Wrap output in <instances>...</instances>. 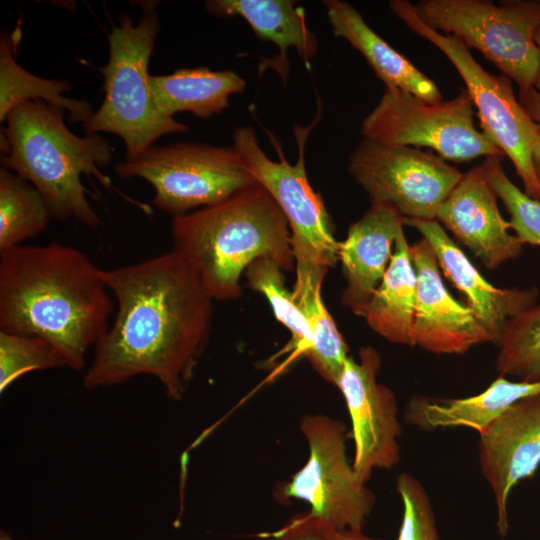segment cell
<instances>
[{
	"instance_id": "6da1fadb",
	"label": "cell",
	"mask_w": 540,
	"mask_h": 540,
	"mask_svg": "<svg viewBox=\"0 0 540 540\" xmlns=\"http://www.w3.org/2000/svg\"><path fill=\"white\" fill-rule=\"evenodd\" d=\"M117 312L94 346L83 384L109 387L138 375L156 378L181 400L212 330L213 299L198 273L177 251L103 269Z\"/></svg>"
},
{
	"instance_id": "7a4b0ae2",
	"label": "cell",
	"mask_w": 540,
	"mask_h": 540,
	"mask_svg": "<svg viewBox=\"0 0 540 540\" xmlns=\"http://www.w3.org/2000/svg\"><path fill=\"white\" fill-rule=\"evenodd\" d=\"M110 293L103 269L72 246L50 242L0 252V331L46 339L74 370L109 328Z\"/></svg>"
},
{
	"instance_id": "3957f363",
	"label": "cell",
	"mask_w": 540,
	"mask_h": 540,
	"mask_svg": "<svg viewBox=\"0 0 540 540\" xmlns=\"http://www.w3.org/2000/svg\"><path fill=\"white\" fill-rule=\"evenodd\" d=\"M171 234L173 250L192 265L213 300L239 299L241 276L257 259H272L283 271L295 263L288 222L259 183L172 218Z\"/></svg>"
},
{
	"instance_id": "277c9868",
	"label": "cell",
	"mask_w": 540,
	"mask_h": 540,
	"mask_svg": "<svg viewBox=\"0 0 540 540\" xmlns=\"http://www.w3.org/2000/svg\"><path fill=\"white\" fill-rule=\"evenodd\" d=\"M64 112L43 100L15 107L1 129V165L39 191L52 218L74 219L96 229L101 219L86 198L81 175L114 189L102 172L112 161V147L100 134L78 136L71 132Z\"/></svg>"
},
{
	"instance_id": "5b68a950",
	"label": "cell",
	"mask_w": 540,
	"mask_h": 540,
	"mask_svg": "<svg viewBox=\"0 0 540 540\" xmlns=\"http://www.w3.org/2000/svg\"><path fill=\"white\" fill-rule=\"evenodd\" d=\"M139 5L142 15L136 24L123 14L107 36L108 62L99 67L104 99L82 124L85 134L118 135L125 145L126 161L138 158L158 138L189 129L165 115L153 97L148 65L160 26L158 2L146 0Z\"/></svg>"
},
{
	"instance_id": "8992f818",
	"label": "cell",
	"mask_w": 540,
	"mask_h": 540,
	"mask_svg": "<svg viewBox=\"0 0 540 540\" xmlns=\"http://www.w3.org/2000/svg\"><path fill=\"white\" fill-rule=\"evenodd\" d=\"M310 127H295L298 159L291 164L269 132L279 161L270 159L259 146L254 130L241 126L234 132L235 148L243 167L272 196L283 212L289 229L296 272L326 275L339 260V242L321 195L309 183L304 146Z\"/></svg>"
},
{
	"instance_id": "52a82bcc",
	"label": "cell",
	"mask_w": 540,
	"mask_h": 540,
	"mask_svg": "<svg viewBox=\"0 0 540 540\" xmlns=\"http://www.w3.org/2000/svg\"><path fill=\"white\" fill-rule=\"evenodd\" d=\"M431 29L458 37L478 50L519 92L530 89L540 66L535 33L540 28V1L420 0L413 4Z\"/></svg>"
},
{
	"instance_id": "ba28073f",
	"label": "cell",
	"mask_w": 540,
	"mask_h": 540,
	"mask_svg": "<svg viewBox=\"0 0 540 540\" xmlns=\"http://www.w3.org/2000/svg\"><path fill=\"white\" fill-rule=\"evenodd\" d=\"M389 7L411 31L435 45L453 64L477 109L481 131L511 160L524 192L540 201V182L532 161L540 125L517 100L511 79L486 71L458 37L437 32L424 24L411 2L392 0Z\"/></svg>"
},
{
	"instance_id": "9c48e42d",
	"label": "cell",
	"mask_w": 540,
	"mask_h": 540,
	"mask_svg": "<svg viewBox=\"0 0 540 540\" xmlns=\"http://www.w3.org/2000/svg\"><path fill=\"white\" fill-rule=\"evenodd\" d=\"M114 170L124 179L149 182L155 191L153 205L172 218L225 201L257 183L233 146L202 143L153 145Z\"/></svg>"
},
{
	"instance_id": "30bf717a",
	"label": "cell",
	"mask_w": 540,
	"mask_h": 540,
	"mask_svg": "<svg viewBox=\"0 0 540 540\" xmlns=\"http://www.w3.org/2000/svg\"><path fill=\"white\" fill-rule=\"evenodd\" d=\"M474 105L466 89L449 101L429 103L408 92L385 88L382 98L365 117V139L427 147L445 160L469 161L504 156L474 122Z\"/></svg>"
},
{
	"instance_id": "8fae6325",
	"label": "cell",
	"mask_w": 540,
	"mask_h": 540,
	"mask_svg": "<svg viewBox=\"0 0 540 540\" xmlns=\"http://www.w3.org/2000/svg\"><path fill=\"white\" fill-rule=\"evenodd\" d=\"M300 429L309 456L284 484L281 496L306 502L310 512L338 531L363 530L375 497L348 459L346 425L323 414H309L302 417Z\"/></svg>"
},
{
	"instance_id": "7c38bea8",
	"label": "cell",
	"mask_w": 540,
	"mask_h": 540,
	"mask_svg": "<svg viewBox=\"0 0 540 540\" xmlns=\"http://www.w3.org/2000/svg\"><path fill=\"white\" fill-rule=\"evenodd\" d=\"M348 171L371 203L423 220H436L438 208L463 175L437 154L365 138L351 152Z\"/></svg>"
},
{
	"instance_id": "4fadbf2b",
	"label": "cell",
	"mask_w": 540,
	"mask_h": 540,
	"mask_svg": "<svg viewBox=\"0 0 540 540\" xmlns=\"http://www.w3.org/2000/svg\"><path fill=\"white\" fill-rule=\"evenodd\" d=\"M381 357L373 347H361L359 360L349 356L336 387L341 391L351 420L354 443L352 466L367 483L373 471L391 469L400 460L401 424L393 392L377 380Z\"/></svg>"
},
{
	"instance_id": "5bb4252c",
	"label": "cell",
	"mask_w": 540,
	"mask_h": 540,
	"mask_svg": "<svg viewBox=\"0 0 540 540\" xmlns=\"http://www.w3.org/2000/svg\"><path fill=\"white\" fill-rule=\"evenodd\" d=\"M478 434L481 473L494 497L497 531L505 537L509 530L510 494L540 465V396L514 403Z\"/></svg>"
},
{
	"instance_id": "9a60e30c",
	"label": "cell",
	"mask_w": 540,
	"mask_h": 540,
	"mask_svg": "<svg viewBox=\"0 0 540 540\" xmlns=\"http://www.w3.org/2000/svg\"><path fill=\"white\" fill-rule=\"evenodd\" d=\"M410 252L417 277L414 346L435 354H464L476 345L494 343L472 310L445 287L427 240L410 245Z\"/></svg>"
},
{
	"instance_id": "2e32d148",
	"label": "cell",
	"mask_w": 540,
	"mask_h": 540,
	"mask_svg": "<svg viewBox=\"0 0 540 540\" xmlns=\"http://www.w3.org/2000/svg\"><path fill=\"white\" fill-rule=\"evenodd\" d=\"M483 165L463 173L437 210L436 220L490 270L522 252L523 243L509 232Z\"/></svg>"
},
{
	"instance_id": "e0dca14e",
	"label": "cell",
	"mask_w": 540,
	"mask_h": 540,
	"mask_svg": "<svg viewBox=\"0 0 540 540\" xmlns=\"http://www.w3.org/2000/svg\"><path fill=\"white\" fill-rule=\"evenodd\" d=\"M432 247L440 270L466 297L467 306L498 344L511 318L536 304V288H497L489 283L437 220L404 218Z\"/></svg>"
},
{
	"instance_id": "ac0fdd59",
	"label": "cell",
	"mask_w": 540,
	"mask_h": 540,
	"mask_svg": "<svg viewBox=\"0 0 540 540\" xmlns=\"http://www.w3.org/2000/svg\"><path fill=\"white\" fill-rule=\"evenodd\" d=\"M404 218L392 206L371 203L370 208L349 226L339 242V260L346 286L341 302L356 316L363 317L390 263L396 238L403 231Z\"/></svg>"
},
{
	"instance_id": "d6986e66",
	"label": "cell",
	"mask_w": 540,
	"mask_h": 540,
	"mask_svg": "<svg viewBox=\"0 0 540 540\" xmlns=\"http://www.w3.org/2000/svg\"><path fill=\"white\" fill-rule=\"evenodd\" d=\"M540 396V382H514L499 376L482 392L464 398L411 397L405 421L422 430L467 427L478 433L488 428L514 403Z\"/></svg>"
},
{
	"instance_id": "ffe728a7",
	"label": "cell",
	"mask_w": 540,
	"mask_h": 540,
	"mask_svg": "<svg viewBox=\"0 0 540 540\" xmlns=\"http://www.w3.org/2000/svg\"><path fill=\"white\" fill-rule=\"evenodd\" d=\"M323 4L333 34L363 55L385 88L408 92L429 103L443 101L435 82L375 33L350 3L325 0Z\"/></svg>"
},
{
	"instance_id": "44dd1931",
	"label": "cell",
	"mask_w": 540,
	"mask_h": 540,
	"mask_svg": "<svg viewBox=\"0 0 540 540\" xmlns=\"http://www.w3.org/2000/svg\"><path fill=\"white\" fill-rule=\"evenodd\" d=\"M206 10L219 17L240 16L264 41L279 48L276 58L268 62L286 83L289 63L287 50L294 47L301 60L310 65L318 52V40L309 29L304 9L290 0H211L205 1Z\"/></svg>"
},
{
	"instance_id": "7402d4cb",
	"label": "cell",
	"mask_w": 540,
	"mask_h": 540,
	"mask_svg": "<svg viewBox=\"0 0 540 540\" xmlns=\"http://www.w3.org/2000/svg\"><path fill=\"white\" fill-rule=\"evenodd\" d=\"M417 277L404 232L396 238L383 279L366 306L363 318L389 342L414 346L413 324Z\"/></svg>"
},
{
	"instance_id": "603a6c76",
	"label": "cell",
	"mask_w": 540,
	"mask_h": 540,
	"mask_svg": "<svg viewBox=\"0 0 540 540\" xmlns=\"http://www.w3.org/2000/svg\"><path fill=\"white\" fill-rule=\"evenodd\" d=\"M149 85L165 115L190 112L206 119L227 109L230 96L242 93L246 82L232 70L195 67L178 69L169 75H150Z\"/></svg>"
},
{
	"instance_id": "cb8c5ba5",
	"label": "cell",
	"mask_w": 540,
	"mask_h": 540,
	"mask_svg": "<svg viewBox=\"0 0 540 540\" xmlns=\"http://www.w3.org/2000/svg\"><path fill=\"white\" fill-rule=\"evenodd\" d=\"M324 278L317 273L296 272L292 295L311 332V347L304 356L325 381L336 386L349 348L322 300Z\"/></svg>"
},
{
	"instance_id": "d4e9b609",
	"label": "cell",
	"mask_w": 540,
	"mask_h": 540,
	"mask_svg": "<svg viewBox=\"0 0 540 540\" xmlns=\"http://www.w3.org/2000/svg\"><path fill=\"white\" fill-rule=\"evenodd\" d=\"M14 37L2 31L0 36V121L18 105L32 100H43L69 112L71 121L85 123L93 113L85 100L63 95L71 90L64 80H51L36 76L16 61Z\"/></svg>"
},
{
	"instance_id": "484cf974",
	"label": "cell",
	"mask_w": 540,
	"mask_h": 540,
	"mask_svg": "<svg viewBox=\"0 0 540 540\" xmlns=\"http://www.w3.org/2000/svg\"><path fill=\"white\" fill-rule=\"evenodd\" d=\"M52 218L39 191L25 178L0 169V252L41 234Z\"/></svg>"
},
{
	"instance_id": "4316f807",
	"label": "cell",
	"mask_w": 540,
	"mask_h": 540,
	"mask_svg": "<svg viewBox=\"0 0 540 540\" xmlns=\"http://www.w3.org/2000/svg\"><path fill=\"white\" fill-rule=\"evenodd\" d=\"M497 346L495 365L501 376L540 382V303L511 318Z\"/></svg>"
},
{
	"instance_id": "83f0119b",
	"label": "cell",
	"mask_w": 540,
	"mask_h": 540,
	"mask_svg": "<svg viewBox=\"0 0 540 540\" xmlns=\"http://www.w3.org/2000/svg\"><path fill=\"white\" fill-rule=\"evenodd\" d=\"M282 268L272 259L260 258L245 271L248 286L262 293L278 319L291 333L293 348L305 355L311 347V332L305 315L285 286Z\"/></svg>"
},
{
	"instance_id": "f1b7e54d",
	"label": "cell",
	"mask_w": 540,
	"mask_h": 540,
	"mask_svg": "<svg viewBox=\"0 0 540 540\" xmlns=\"http://www.w3.org/2000/svg\"><path fill=\"white\" fill-rule=\"evenodd\" d=\"M67 366L62 353L49 341L0 331V393L24 374Z\"/></svg>"
},
{
	"instance_id": "f546056e",
	"label": "cell",
	"mask_w": 540,
	"mask_h": 540,
	"mask_svg": "<svg viewBox=\"0 0 540 540\" xmlns=\"http://www.w3.org/2000/svg\"><path fill=\"white\" fill-rule=\"evenodd\" d=\"M482 165L510 216L509 224L515 235L523 244L540 246V201L511 182L501 165V157H486Z\"/></svg>"
},
{
	"instance_id": "4dcf8cb0",
	"label": "cell",
	"mask_w": 540,
	"mask_h": 540,
	"mask_svg": "<svg viewBox=\"0 0 540 540\" xmlns=\"http://www.w3.org/2000/svg\"><path fill=\"white\" fill-rule=\"evenodd\" d=\"M396 490L403 506L397 540H441L431 501L420 481L401 473Z\"/></svg>"
},
{
	"instance_id": "1f68e13d",
	"label": "cell",
	"mask_w": 540,
	"mask_h": 540,
	"mask_svg": "<svg viewBox=\"0 0 540 540\" xmlns=\"http://www.w3.org/2000/svg\"><path fill=\"white\" fill-rule=\"evenodd\" d=\"M337 534L331 524L308 511L293 516L268 540H337Z\"/></svg>"
},
{
	"instance_id": "d6a6232c",
	"label": "cell",
	"mask_w": 540,
	"mask_h": 540,
	"mask_svg": "<svg viewBox=\"0 0 540 540\" xmlns=\"http://www.w3.org/2000/svg\"><path fill=\"white\" fill-rule=\"evenodd\" d=\"M534 38L540 50V28L536 31ZM519 102L530 118L540 125V66L533 86L519 92Z\"/></svg>"
},
{
	"instance_id": "836d02e7",
	"label": "cell",
	"mask_w": 540,
	"mask_h": 540,
	"mask_svg": "<svg viewBox=\"0 0 540 540\" xmlns=\"http://www.w3.org/2000/svg\"><path fill=\"white\" fill-rule=\"evenodd\" d=\"M337 540H382L369 537L363 533V530H341L338 531Z\"/></svg>"
},
{
	"instance_id": "e575fe53",
	"label": "cell",
	"mask_w": 540,
	"mask_h": 540,
	"mask_svg": "<svg viewBox=\"0 0 540 540\" xmlns=\"http://www.w3.org/2000/svg\"><path fill=\"white\" fill-rule=\"evenodd\" d=\"M532 161H533V166H534L536 176L540 182V135L533 148Z\"/></svg>"
},
{
	"instance_id": "d590c367",
	"label": "cell",
	"mask_w": 540,
	"mask_h": 540,
	"mask_svg": "<svg viewBox=\"0 0 540 540\" xmlns=\"http://www.w3.org/2000/svg\"><path fill=\"white\" fill-rule=\"evenodd\" d=\"M0 540H12L6 532H1Z\"/></svg>"
}]
</instances>
